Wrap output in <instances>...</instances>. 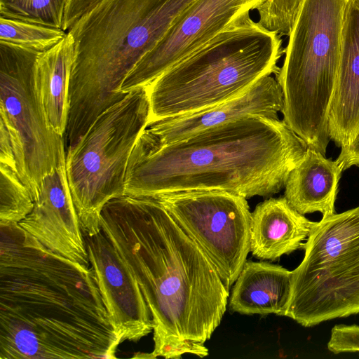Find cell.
Wrapping results in <instances>:
<instances>
[{
    "label": "cell",
    "mask_w": 359,
    "mask_h": 359,
    "mask_svg": "<svg viewBox=\"0 0 359 359\" xmlns=\"http://www.w3.org/2000/svg\"><path fill=\"white\" fill-rule=\"evenodd\" d=\"M0 359L116 358L121 340L93 269L0 224Z\"/></svg>",
    "instance_id": "obj_1"
},
{
    "label": "cell",
    "mask_w": 359,
    "mask_h": 359,
    "mask_svg": "<svg viewBox=\"0 0 359 359\" xmlns=\"http://www.w3.org/2000/svg\"><path fill=\"white\" fill-rule=\"evenodd\" d=\"M101 231L136 278L153 320L154 350L134 358L208 355L229 290L217 270L154 198L124 195L100 215Z\"/></svg>",
    "instance_id": "obj_2"
},
{
    "label": "cell",
    "mask_w": 359,
    "mask_h": 359,
    "mask_svg": "<svg viewBox=\"0 0 359 359\" xmlns=\"http://www.w3.org/2000/svg\"><path fill=\"white\" fill-rule=\"evenodd\" d=\"M306 142L279 118L252 115L159 144L144 130L130 156L125 195L194 190L269 196L285 187Z\"/></svg>",
    "instance_id": "obj_3"
},
{
    "label": "cell",
    "mask_w": 359,
    "mask_h": 359,
    "mask_svg": "<svg viewBox=\"0 0 359 359\" xmlns=\"http://www.w3.org/2000/svg\"><path fill=\"white\" fill-rule=\"evenodd\" d=\"M196 0H100L67 31L74 41L64 135L72 149L97 117L127 94L137 63Z\"/></svg>",
    "instance_id": "obj_4"
},
{
    "label": "cell",
    "mask_w": 359,
    "mask_h": 359,
    "mask_svg": "<svg viewBox=\"0 0 359 359\" xmlns=\"http://www.w3.org/2000/svg\"><path fill=\"white\" fill-rule=\"evenodd\" d=\"M284 53L279 34L250 15L238 20L146 86L149 123L244 94L262 77L278 73Z\"/></svg>",
    "instance_id": "obj_5"
},
{
    "label": "cell",
    "mask_w": 359,
    "mask_h": 359,
    "mask_svg": "<svg viewBox=\"0 0 359 359\" xmlns=\"http://www.w3.org/2000/svg\"><path fill=\"white\" fill-rule=\"evenodd\" d=\"M351 0H302L276 78L285 123L307 144L326 154L347 9Z\"/></svg>",
    "instance_id": "obj_6"
},
{
    "label": "cell",
    "mask_w": 359,
    "mask_h": 359,
    "mask_svg": "<svg viewBox=\"0 0 359 359\" xmlns=\"http://www.w3.org/2000/svg\"><path fill=\"white\" fill-rule=\"evenodd\" d=\"M149 115L147 87L134 90L100 114L66 151L67 180L83 233L100 232L104 205L125 195L128 161Z\"/></svg>",
    "instance_id": "obj_7"
},
{
    "label": "cell",
    "mask_w": 359,
    "mask_h": 359,
    "mask_svg": "<svg viewBox=\"0 0 359 359\" xmlns=\"http://www.w3.org/2000/svg\"><path fill=\"white\" fill-rule=\"evenodd\" d=\"M285 316L303 327L359 313V206L315 222Z\"/></svg>",
    "instance_id": "obj_8"
},
{
    "label": "cell",
    "mask_w": 359,
    "mask_h": 359,
    "mask_svg": "<svg viewBox=\"0 0 359 359\" xmlns=\"http://www.w3.org/2000/svg\"><path fill=\"white\" fill-rule=\"evenodd\" d=\"M39 54L0 41V121L9 132L18 174L33 201L41 180L66 159L64 137L50 127L37 90Z\"/></svg>",
    "instance_id": "obj_9"
},
{
    "label": "cell",
    "mask_w": 359,
    "mask_h": 359,
    "mask_svg": "<svg viewBox=\"0 0 359 359\" xmlns=\"http://www.w3.org/2000/svg\"><path fill=\"white\" fill-rule=\"evenodd\" d=\"M210 259L228 290L250 252L252 212L246 198L220 190H194L152 197Z\"/></svg>",
    "instance_id": "obj_10"
},
{
    "label": "cell",
    "mask_w": 359,
    "mask_h": 359,
    "mask_svg": "<svg viewBox=\"0 0 359 359\" xmlns=\"http://www.w3.org/2000/svg\"><path fill=\"white\" fill-rule=\"evenodd\" d=\"M266 0H196L176 20L160 41L123 82L127 94L145 88L238 20L250 15Z\"/></svg>",
    "instance_id": "obj_11"
},
{
    "label": "cell",
    "mask_w": 359,
    "mask_h": 359,
    "mask_svg": "<svg viewBox=\"0 0 359 359\" xmlns=\"http://www.w3.org/2000/svg\"><path fill=\"white\" fill-rule=\"evenodd\" d=\"M89 264L121 342H137L153 331L151 313L140 285L115 247L100 231L83 233Z\"/></svg>",
    "instance_id": "obj_12"
},
{
    "label": "cell",
    "mask_w": 359,
    "mask_h": 359,
    "mask_svg": "<svg viewBox=\"0 0 359 359\" xmlns=\"http://www.w3.org/2000/svg\"><path fill=\"white\" fill-rule=\"evenodd\" d=\"M18 224L51 251L89 266L83 233L67 180L66 159L41 180L32 210Z\"/></svg>",
    "instance_id": "obj_13"
},
{
    "label": "cell",
    "mask_w": 359,
    "mask_h": 359,
    "mask_svg": "<svg viewBox=\"0 0 359 359\" xmlns=\"http://www.w3.org/2000/svg\"><path fill=\"white\" fill-rule=\"evenodd\" d=\"M283 107L281 86L276 76L267 75L236 98L198 111L151 122L145 130L159 144H167L248 116L276 118Z\"/></svg>",
    "instance_id": "obj_14"
},
{
    "label": "cell",
    "mask_w": 359,
    "mask_h": 359,
    "mask_svg": "<svg viewBox=\"0 0 359 359\" xmlns=\"http://www.w3.org/2000/svg\"><path fill=\"white\" fill-rule=\"evenodd\" d=\"M328 130L330 140L340 148L359 133V0H351L347 9Z\"/></svg>",
    "instance_id": "obj_15"
},
{
    "label": "cell",
    "mask_w": 359,
    "mask_h": 359,
    "mask_svg": "<svg viewBox=\"0 0 359 359\" xmlns=\"http://www.w3.org/2000/svg\"><path fill=\"white\" fill-rule=\"evenodd\" d=\"M314 224L285 196L265 200L252 212L250 252L258 259L276 260L302 248Z\"/></svg>",
    "instance_id": "obj_16"
},
{
    "label": "cell",
    "mask_w": 359,
    "mask_h": 359,
    "mask_svg": "<svg viewBox=\"0 0 359 359\" xmlns=\"http://www.w3.org/2000/svg\"><path fill=\"white\" fill-rule=\"evenodd\" d=\"M344 171L336 159L327 158L308 147L290 172L285 185V197L298 212H319L323 217L335 213L339 182Z\"/></svg>",
    "instance_id": "obj_17"
},
{
    "label": "cell",
    "mask_w": 359,
    "mask_h": 359,
    "mask_svg": "<svg viewBox=\"0 0 359 359\" xmlns=\"http://www.w3.org/2000/svg\"><path fill=\"white\" fill-rule=\"evenodd\" d=\"M292 272L264 262H247L229 300L230 309L242 314L285 316L292 294Z\"/></svg>",
    "instance_id": "obj_18"
},
{
    "label": "cell",
    "mask_w": 359,
    "mask_h": 359,
    "mask_svg": "<svg viewBox=\"0 0 359 359\" xmlns=\"http://www.w3.org/2000/svg\"><path fill=\"white\" fill-rule=\"evenodd\" d=\"M74 58V41L67 32L57 45L40 53L36 62V84L47 121L54 132L63 137L68 121Z\"/></svg>",
    "instance_id": "obj_19"
},
{
    "label": "cell",
    "mask_w": 359,
    "mask_h": 359,
    "mask_svg": "<svg viewBox=\"0 0 359 359\" xmlns=\"http://www.w3.org/2000/svg\"><path fill=\"white\" fill-rule=\"evenodd\" d=\"M62 29L0 17V41L44 53L67 35Z\"/></svg>",
    "instance_id": "obj_20"
},
{
    "label": "cell",
    "mask_w": 359,
    "mask_h": 359,
    "mask_svg": "<svg viewBox=\"0 0 359 359\" xmlns=\"http://www.w3.org/2000/svg\"><path fill=\"white\" fill-rule=\"evenodd\" d=\"M67 2L68 0H0V17L62 29Z\"/></svg>",
    "instance_id": "obj_21"
},
{
    "label": "cell",
    "mask_w": 359,
    "mask_h": 359,
    "mask_svg": "<svg viewBox=\"0 0 359 359\" xmlns=\"http://www.w3.org/2000/svg\"><path fill=\"white\" fill-rule=\"evenodd\" d=\"M0 224L19 223L32 210L34 201L16 168L0 163Z\"/></svg>",
    "instance_id": "obj_22"
},
{
    "label": "cell",
    "mask_w": 359,
    "mask_h": 359,
    "mask_svg": "<svg viewBox=\"0 0 359 359\" xmlns=\"http://www.w3.org/2000/svg\"><path fill=\"white\" fill-rule=\"evenodd\" d=\"M302 0H266L257 10L258 22L280 36H289Z\"/></svg>",
    "instance_id": "obj_23"
},
{
    "label": "cell",
    "mask_w": 359,
    "mask_h": 359,
    "mask_svg": "<svg viewBox=\"0 0 359 359\" xmlns=\"http://www.w3.org/2000/svg\"><path fill=\"white\" fill-rule=\"evenodd\" d=\"M327 348L334 354L359 351V325H336L331 330Z\"/></svg>",
    "instance_id": "obj_24"
},
{
    "label": "cell",
    "mask_w": 359,
    "mask_h": 359,
    "mask_svg": "<svg viewBox=\"0 0 359 359\" xmlns=\"http://www.w3.org/2000/svg\"><path fill=\"white\" fill-rule=\"evenodd\" d=\"M100 0H68L63 20V29L69 28L79 18L95 6Z\"/></svg>",
    "instance_id": "obj_25"
},
{
    "label": "cell",
    "mask_w": 359,
    "mask_h": 359,
    "mask_svg": "<svg viewBox=\"0 0 359 359\" xmlns=\"http://www.w3.org/2000/svg\"><path fill=\"white\" fill-rule=\"evenodd\" d=\"M0 163L17 169L11 136L6 125L1 121H0Z\"/></svg>",
    "instance_id": "obj_26"
},
{
    "label": "cell",
    "mask_w": 359,
    "mask_h": 359,
    "mask_svg": "<svg viewBox=\"0 0 359 359\" xmlns=\"http://www.w3.org/2000/svg\"><path fill=\"white\" fill-rule=\"evenodd\" d=\"M337 160L342 165L344 170L351 166H359V133L351 144L341 148Z\"/></svg>",
    "instance_id": "obj_27"
}]
</instances>
